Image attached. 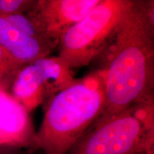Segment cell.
I'll use <instances>...</instances> for the list:
<instances>
[{
  "mask_svg": "<svg viewBox=\"0 0 154 154\" xmlns=\"http://www.w3.org/2000/svg\"><path fill=\"white\" fill-rule=\"evenodd\" d=\"M154 2L131 1L109 45L103 73L108 116L153 101Z\"/></svg>",
  "mask_w": 154,
  "mask_h": 154,
  "instance_id": "1",
  "label": "cell"
},
{
  "mask_svg": "<svg viewBox=\"0 0 154 154\" xmlns=\"http://www.w3.org/2000/svg\"><path fill=\"white\" fill-rule=\"evenodd\" d=\"M105 106L101 69L61 90L48 102L30 149L43 154H69L73 146L101 116Z\"/></svg>",
  "mask_w": 154,
  "mask_h": 154,
  "instance_id": "2",
  "label": "cell"
},
{
  "mask_svg": "<svg viewBox=\"0 0 154 154\" xmlns=\"http://www.w3.org/2000/svg\"><path fill=\"white\" fill-rule=\"evenodd\" d=\"M154 126L138 116L136 105L99 117L69 154H153Z\"/></svg>",
  "mask_w": 154,
  "mask_h": 154,
  "instance_id": "3",
  "label": "cell"
},
{
  "mask_svg": "<svg viewBox=\"0 0 154 154\" xmlns=\"http://www.w3.org/2000/svg\"><path fill=\"white\" fill-rule=\"evenodd\" d=\"M131 0H101L63 34L58 57L73 69L89 64L109 45Z\"/></svg>",
  "mask_w": 154,
  "mask_h": 154,
  "instance_id": "4",
  "label": "cell"
},
{
  "mask_svg": "<svg viewBox=\"0 0 154 154\" xmlns=\"http://www.w3.org/2000/svg\"><path fill=\"white\" fill-rule=\"evenodd\" d=\"M75 80L72 69L58 56L42 58L21 67L11 84L12 96L29 113Z\"/></svg>",
  "mask_w": 154,
  "mask_h": 154,
  "instance_id": "5",
  "label": "cell"
},
{
  "mask_svg": "<svg viewBox=\"0 0 154 154\" xmlns=\"http://www.w3.org/2000/svg\"><path fill=\"white\" fill-rule=\"evenodd\" d=\"M101 0H38L26 14L48 41L58 46L63 34L80 22Z\"/></svg>",
  "mask_w": 154,
  "mask_h": 154,
  "instance_id": "6",
  "label": "cell"
},
{
  "mask_svg": "<svg viewBox=\"0 0 154 154\" xmlns=\"http://www.w3.org/2000/svg\"><path fill=\"white\" fill-rule=\"evenodd\" d=\"M35 132L28 111L0 88V138L4 145L30 149Z\"/></svg>",
  "mask_w": 154,
  "mask_h": 154,
  "instance_id": "7",
  "label": "cell"
},
{
  "mask_svg": "<svg viewBox=\"0 0 154 154\" xmlns=\"http://www.w3.org/2000/svg\"><path fill=\"white\" fill-rule=\"evenodd\" d=\"M0 46L22 65L49 57L56 46L31 37L0 14Z\"/></svg>",
  "mask_w": 154,
  "mask_h": 154,
  "instance_id": "8",
  "label": "cell"
},
{
  "mask_svg": "<svg viewBox=\"0 0 154 154\" xmlns=\"http://www.w3.org/2000/svg\"><path fill=\"white\" fill-rule=\"evenodd\" d=\"M22 66L0 46V88L5 89L7 84H11Z\"/></svg>",
  "mask_w": 154,
  "mask_h": 154,
  "instance_id": "9",
  "label": "cell"
},
{
  "mask_svg": "<svg viewBox=\"0 0 154 154\" xmlns=\"http://www.w3.org/2000/svg\"><path fill=\"white\" fill-rule=\"evenodd\" d=\"M2 14L5 18L8 20L9 22L11 23L14 26H16L17 29L22 31L28 36L31 37L38 38V39L43 40V41L47 42L49 43L53 44L52 42L48 41V40L44 37L42 32L37 28L33 21L27 15L24 14ZM57 47V45H55Z\"/></svg>",
  "mask_w": 154,
  "mask_h": 154,
  "instance_id": "10",
  "label": "cell"
},
{
  "mask_svg": "<svg viewBox=\"0 0 154 154\" xmlns=\"http://www.w3.org/2000/svg\"><path fill=\"white\" fill-rule=\"evenodd\" d=\"M37 1L29 0H0V14H14L29 12Z\"/></svg>",
  "mask_w": 154,
  "mask_h": 154,
  "instance_id": "11",
  "label": "cell"
},
{
  "mask_svg": "<svg viewBox=\"0 0 154 154\" xmlns=\"http://www.w3.org/2000/svg\"><path fill=\"white\" fill-rule=\"evenodd\" d=\"M32 150L28 148L9 145L0 146V154H32Z\"/></svg>",
  "mask_w": 154,
  "mask_h": 154,
  "instance_id": "12",
  "label": "cell"
},
{
  "mask_svg": "<svg viewBox=\"0 0 154 154\" xmlns=\"http://www.w3.org/2000/svg\"><path fill=\"white\" fill-rule=\"evenodd\" d=\"M1 145H4V144H3V143H2V141L1 138H0V146H1Z\"/></svg>",
  "mask_w": 154,
  "mask_h": 154,
  "instance_id": "13",
  "label": "cell"
}]
</instances>
